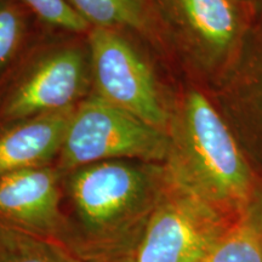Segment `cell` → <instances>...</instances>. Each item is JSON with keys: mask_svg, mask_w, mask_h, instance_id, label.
Wrapping results in <instances>:
<instances>
[{"mask_svg": "<svg viewBox=\"0 0 262 262\" xmlns=\"http://www.w3.org/2000/svg\"><path fill=\"white\" fill-rule=\"evenodd\" d=\"M0 262H93L77 245L0 219Z\"/></svg>", "mask_w": 262, "mask_h": 262, "instance_id": "8fae6325", "label": "cell"}, {"mask_svg": "<svg viewBox=\"0 0 262 262\" xmlns=\"http://www.w3.org/2000/svg\"><path fill=\"white\" fill-rule=\"evenodd\" d=\"M234 222L169 175L165 189L125 262H203Z\"/></svg>", "mask_w": 262, "mask_h": 262, "instance_id": "8992f818", "label": "cell"}, {"mask_svg": "<svg viewBox=\"0 0 262 262\" xmlns=\"http://www.w3.org/2000/svg\"><path fill=\"white\" fill-rule=\"evenodd\" d=\"M63 178L55 164L0 178V219L79 248L66 211Z\"/></svg>", "mask_w": 262, "mask_h": 262, "instance_id": "ba28073f", "label": "cell"}, {"mask_svg": "<svg viewBox=\"0 0 262 262\" xmlns=\"http://www.w3.org/2000/svg\"><path fill=\"white\" fill-rule=\"evenodd\" d=\"M169 175L229 221L250 210L258 187L254 170L224 118L201 91L171 101Z\"/></svg>", "mask_w": 262, "mask_h": 262, "instance_id": "7a4b0ae2", "label": "cell"}, {"mask_svg": "<svg viewBox=\"0 0 262 262\" xmlns=\"http://www.w3.org/2000/svg\"><path fill=\"white\" fill-rule=\"evenodd\" d=\"M48 28L18 0H0V85Z\"/></svg>", "mask_w": 262, "mask_h": 262, "instance_id": "7c38bea8", "label": "cell"}, {"mask_svg": "<svg viewBox=\"0 0 262 262\" xmlns=\"http://www.w3.org/2000/svg\"><path fill=\"white\" fill-rule=\"evenodd\" d=\"M251 210L256 219L257 226L260 228V233L262 237V183H258V187L256 191V195H255L254 203L251 205Z\"/></svg>", "mask_w": 262, "mask_h": 262, "instance_id": "9a60e30c", "label": "cell"}, {"mask_svg": "<svg viewBox=\"0 0 262 262\" xmlns=\"http://www.w3.org/2000/svg\"><path fill=\"white\" fill-rule=\"evenodd\" d=\"M239 2L243 3V4H247L249 6H253L255 9V12H256V8L258 6V4H260L261 0H239Z\"/></svg>", "mask_w": 262, "mask_h": 262, "instance_id": "ac0fdd59", "label": "cell"}, {"mask_svg": "<svg viewBox=\"0 0 262 262\" xmlns=\"http://www.w3.org/2000/svg\"><path fill=\"white\" fill-rule=\"evenodd\" d=\"M91 90L86 34L45 28L0 85V129L77 106Z\"/></svg>", "mask_w": 262, "mask_h": 262, "instance_id": "3957f363", "label": "cell"}, {"mask_svg": "<svg viewBox=\"0 0 262 262\" xmlns=\"http://www.w3.org/2000/svg\"><path fill=\"white\" fill-rule=\"evenodd\" d=\"M258 64L260 66H258L256 72H255V74H257L256 78H255V84H256V86H255V94H256L255 101H256L258 114H260L262 120V62H260Z\"/></svg>", "mask_w": 262, "mask_h": 262, "instance_id": "2e32d148", "label": "cell"}, {"mask_svg": "<svg viewBox=\"0 0 262 262\" xmlns=\"http://www.w3.org/2000/svg\"><path fill=\"white\" fill-rule=\"evenodd\" d=\"M255 17L257 18V26L260 28V31L262 33V0L260 2V4L256 8V12H255Z\"/></svg>", "mask_w": 262, "mask_h": 262, "instance_id": "e0dca14e", "label": "cell"}, {"mask_svg": "<svg viewBox=\"0 0 262 262\" xmlns=\"http://www.w3.org/2000/svg\"><path fill=\"white\" fill-rule=\"evenodd\" d=\"M91 94L168 134L171 101L141 42L113 28L91 27Z\"/></svg>", "mask_w": 262, "mask_h": 262, "instance_id": "5b68a950", "label": "cell"}, {"mask_svg": "<svg viewBox=\"0 0 262 262\" xmlns=\"http://www.w3.org/2000/svg\"><path fill=\"white\" fill-rule=\"evenodd\" d=\"M42 25L56 31L86 34L91 28L66 0H18Z\"/></svg>", "mask_w": 262, "mask_h": 262, "instance_id": "5bb4252c", "label": "cell"}, {"mask_svg": "<svg viewBox=\"0 0 262 262\" xmlns=\"http://www.w3.org/2000/svg\"><path fill=\"white\" fill-rule=\"evenodd\" d=\"M203 262H262V237L251 208L229 227Z\"/></svg>", "mask_w": 262, "mask_h": 262, "instance_id": "4fadbf2b", "label": "cell"}, {"mask_svg": "<svg viewBox=\"0 0 262 262\" xmlns=\"http://www.w3.org/2000/svg\"><path fill=\"white\" fill-rule=\"evenodd\" d=\"M74 108L29 118L0 129V178L54 164Z\"/></svg>", "mask_w": 262, "mask_h": 262, "instance_id": "9c48e42d", "label": "cell"}, {"mask_svg": "<svg viewBox=\"0 0 262 262\" xmlns=\"http://www.w3.org/2000/svg\"><path fill=\"white\" fill-rule=\"evenodd\" d=\"M169 180L165 164L106 160L67 172L64 206L93 262H125Z\"/></svg>", "mask_w": 262, "mask_h": 262, "instance_id": "6da1fadb", "label": "cell"}, {"mask_svg": "<svg viewBox=\"0 0 262 262\" xmlns=\"http://www.w3.org/2000/svg\"><path fill=\"white\" fill-rule=\"evenodd\" d=\"M157 4L170 40L206 74L233 64L255 17L253 6L239 0H157Z\"/></svg>", "mask_w": 262, "mask_h": 262, "instance_id": "52a82bcc", "label": "cell"}, {"mask_svg": "<svg viewBox=\"0 0 262 262\" xmlns=\"http://www.w3.org/2000/svg\"><path fill=\"white\" fill-rule=\"evenodd\" d=\"M90 27L113 28L158 52L168 51V28L157 0H66Z\"/></svg>", "mask_w": 262, "mask_h": 262, "instance_id": "30bf717a", "label": "cell"}, {"mask_svg": "<svg viewBox=\"0 0 262 262\" xmlns=\"http://www.w3.org/2000/svg\"><path fill=\"white\" fill-rule=\"evenodd\" d=\"M169 148L165 131L90 94L75 106L54 164L63 175L106 160L164 164Z\"/></svg>", "mask_w": 262, "mask_h": 262, "instance_id": "277c9868", "label": "cell"}]
</instances>
